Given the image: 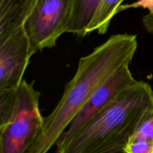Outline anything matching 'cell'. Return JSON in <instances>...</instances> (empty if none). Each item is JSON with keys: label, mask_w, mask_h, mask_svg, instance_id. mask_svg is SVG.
<instances>
[{"label": "cell", "mask_w": 153, "mask_h": 153, "mask_svg": "<svg viewBox=\"0 0 153 153\" xmlns=\"http://www.w3.org/2000/svg\"><path fill=\"white\" fill-rule=\"evenodd\" d=\"M137 8V7H143V8L148 9L149 13L153 12V0H138L133 4H126V5H121L118 10V13L120 11L126 10L128 8Z\"/></svg>", "instance_id": "8fae6325"}, {"label": "cell", "mask_w": 153, "mask_h": 153, "mask_svg": "<svg viewBox=\"0 0 153 153\" xmlns=\"http://www.w3.org/2000/svg\"><path fill=\"white\" fill-rule=\"evenodd\" d=\"M73 4L74 0H39L24 25L31 55L55 47L67 33Z\"/></svg>", "instance_id": "277c9868"}, {"label": "cell", "mask_w": 153, "mask_h": 153, "mask_svg": "<svg viewBox=\"0 0 153 153\" xmlns=\"http://www.w3.org/2000/svg\"><path fill=\"white\" fill-rule=\"evenodd\" d=\"M143 25L148 32L153 34V12L148 13L143 16Z\"/></svg>", "instance_id": "7c38bea8"}, {"label": "cell", "mask_w": 153, "mask_h": 153, "mask_svg": "<svg viewBox=\"0 0 153 153\" xmlns=\"http://www.w3.org/2000/svg\"><path fill=\"white\" fill-rule=\"evenodd\" d=\"M108 153H125V152H124L123 149V148H122V149H116V150H113V151H111V152H109Z\"/></svg>", "instance_id": "4fadbf2b"}, {"label": "cell", "mask_w": 153, "mask_h": 153, "mask_svg": "<svg viewBox=\"0 0 153 153\" xmlns=\"http://www.w3.org/2000/svg\"><path fill=\"white\" fill-rule=\"evenodd\" d=\"M123 149L125 153H153V107L143 115Z\"/></svg>", "instance_id": "ba28073f"}, {"label": "cell", "mask_w": 153, "mask_h": 153, "mask_svg": "<svg viewBox=\"0 0 153 153\" xmlns=\"http://www.w3.org/2000/svg\"><path fill=\"white\" fill-rule=\"evenodd\" d=\"M39 0H0V43L25 25Z\"/></svg>", "instance_id": "52a82bcc"}, {"label": "cell", "mask_w": 153, "mask_h": 153, "mask_svg": "<svg viewBox=\"0 0 153 153\" xmlns=\"http://www.w3.org/2000/svg\"><path fill=\"white\" fill-rule=\"evenodd\" d=\"M137 82L138 81L134 79L131 73L129 65L120 68L96 88L83 108L72 121L55 146L62 144L70 140L94 117L104 110L123 93L134 86Z\"/></svg>", "instance_id": "5b68a950"}, {"label": "cell", "mask_w": 153, "mask_h": 153, "mask_svg": "<svg viewBox=\"0 0 153 153\" xmlns=\"http://www.w3.org/2000/svg\"><path fill=\"white\" fill-rule=\"evenodd\" d=\"M102 0H74L67 33L78 37L87 35V28L94 19Z\"/></svg>", "instance_id": "9c48e42d"}, {"label": "cell", "mask_w": 153, "mask_h": 153, "mask_svg": "<svg viewBox=\"0 0 153 153\" xmlns=\"http://www.w3.org/2000/svg\"><path fill=\"white\" fill-rule=\"evenodd\" d=\"M34 81L24 79L8 120L0 126V153H27L43 127L40 109L41 94Z\"/></svg>", "instance_id": "3957f363"}, {"label": "cell", "mask_w": 153, "mask_h": 153, "mask_svg": "<svg viewBox=\"0 0 153 153\" xmlns=\"http://www.w3.org/2000/svg\"><path fill=\"white\" fill-rule=\"evenodd\" d=\"M136 35H112L79 59L55 109L44 118L40 134L27 153H48L79 114L96 88L123 66L129 65L137 49Z\"/></svg>", "instance_id": "6da1fadb"}, {"label": "cell", "mask_w": 153, "mask_h": 153, "mask_svg": "<svg viewBox=\"0 0 153 153\" xmlns=\"http://www.w3.org/2000/svg\"><path fill=\"white\" fill-rule=\"evenodd\" d=\"M153 107V90L138 81L88 123L55 153H108L128 143L143 115Z\"/></svg>", "instance_id": "7a4b0ae2"}, {"label": "cell", "mask_w": 153, "mask_h": 153, "mask_svg": "<svg viewBox=\"0 0 153 153\" xmlns=\"http://www.w3.org/2000/svg\"><path fill=\"white\" fill-rule=\"evenodd\" d=\"M31 57L24 27L0 43V91L19 90Z\"/></svg>", "instance_id": "8992f818"}, {"label": "cell", "mask_w": 153, "mask_h": 153, "mask_svg": "<svg viewBox=\"0 0 153 153\" xmlns=\"http://www.w3.org/2000/svg\"><path fill=\"white\" fill-rule=\"evenodd\" d=\"M124 0H102L94 19L87 28V34L97 31L105 34L108 31L112 18L118 13Z\"/></svg>", "instance_id": "30bf717a"}]
</instances>
